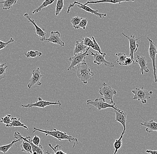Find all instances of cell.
Masks as SVG:
<instances>
[{
  "instance_id": "obj_1",
  "label": "cell",
  "mask_w": 157,
  "mask_h": 154,
  "mask_svg": "<svg viewBox=\"0 0 157 154\" xmlns=\"http://www.w3.org/2000/svg\"><path fill=\"white\" fill-rule=\"evenodd\" d=\"M36 131L44 133L46 136H51L54 137L58 140L59 141L67 140L70 143L73 142V148H75L76 144H78V140L77 138H75L72 135H68L66 132H63L56 129H54L53 130H44L34 127L32 133H35Z\"/></svg>"
},
{
  "instance_id": "obj_2",
  "label": "cell",
  "mask_w": 157,
  "mask_h": 154,
  "mask_svg": "<svg viewBox=\"0 0 157 154\" xmlns=\"http://www.w3.org/2000/svg\"><path fill=\"white\" fill-rule=\"evenodd\" d=\"M77 67L76 76L84 84H87L95 75L94 73L91 71L86 62L78 64Z\"/></svg>"
},
{
  "instance_id": "obj_3",
  "label": "cell",
  "mask_w": 157,
  "mask_h": 154,
  "mask_svg": "<svg viewBox=\"0 0 157 154\" xmlns=\"http://www.w3.org/2000/svg\"><path fill=\"white\" fill-rule=\"evenodd\" d=\"M132 92L134 95L132 100L140 101L143 104L147 103V100L151 99L153 93L152 91H148L143 87L136 88L132 90Z\"/></svg>"
},
{
  "instance_id": "obj_4",
  "label": "cell",
  "mask_w": 157,
  "mask_h": 154,
  "mask_svg": "<svg viewBox=\"0 0 157 154\" xmlns=\"http://www.w3.org/2000/svg\"><path fill=\"white\" fill-rule=\"evenodd\" d=\"M87 104L88 105H91L93 106V107L97 108L99 111L106 109L109 108H111L115 110H117L118 109L115 103L113 104L108 103L105 102L104 98H97L94 101L88 100H87Z\"/></svg>"
},
{
  "instance_id": "obj_5",
  "label": "cell",
  "mask_w": 157,
  "mask_h": 154,
  "mask_svg": "<svg viewBox=\"0 0 157 154\" xmlns=\"http://www.w3.org/2000/svg\"><path fill=\"white\" fill-rule=\"evenodd\" d=\"M52 105H58L61 108H62V104L59 100L57 102L47 101L43 100L41 97H39L38 101L35 103H32V102H30L29 103L25 105L21 104V107L23 108H32L33 107L45 108L46 107Z\"/></svg>"
},
{
  "instance_id": "obj_6",
  "label": "cell",
  "mask_w": 157,
  "mask_h": 154,
  "mask_svg": "<svg viewBox=\"0 0 157 154\" xmlns=\"http://www.w3.org/2000/svg\"><path fill=\"white\" fill-rule=\"evenodd\" d=\"M99 92L100 95L104 97L105 100L110 101V103H114L113 100L114 96L117 94V92L115 89L112 88L104 82L103 83V87L99 88Z\"/></svg>"
},
{
  "instance_id": "obj_7",
  "label": "cell",
  "mask_w": 157,
  "mask_h": 154,
  "mask_svg": "<svg viewBox=\"0 0 157 154\" xmlns=\"http://www.w3.org/2000/svg\"><path fill=\"white\" fill-rule=\"evenodd\" d=\"M147 39L149 41V57L152 60V65H153V71H154V79L155 82H157V76L156 73V56L157 54V47L156 43L147 37Z\"/></svg>"
},
{
  "instance_id": "obj_8",
  "label": "cell",
  "mask_w": 157,
  "mask_h": 154,
  "mask_svg": "<svg viewBox=\"0 0 157 154\" xmlns=\"http://www.w3.org/2000/svg\"><path fill=\"white\" fill-rule=\"evenodd\" d=\"M77 5V7L78 8L80 9H83V10L89 13H92L93 15H95L96 16L99 17L100 18H105V17L107 16V14L105 13H99L98 10H94L92 9L91 8L88 6H84L83 4L80 3L76 2V1L74 2L73 3L69 5L68 8L67 10L65 12L67 13H69L70 12L71 9L73 8L75 5Z\"/></svg>"
},
{
  "instance_id": "obj_9",
  "label": "cell",
  "mask_w": 157,
  "mask_h": 154,
  "mask_svg": "<svg viewBox=\"0 0 157 154\" xmlns=\"http://www.w3.org/2000/svg\"><path fill=\"white\" fill-rule=\"evenodd\" d=\"M122 34L124 37H125L128 40L129 43V49H130V52H129V57L132 60L133 62V64H135L134 63V54L135 53L137 52L139 47V45L137 43V41L141 39L142 37L139 38H135V35L131 34L129 37L125 35L124 33H122Z\"/></svg>"
},
{
  "instance_id": "obj_10",
  "label": "cell",
  "mask_w": 157,
  "mask_h": 154,
  "mask_svg": "<svg viewBox=\"0 0 157 154\" xmlns=\"http://www.w3.org/2000/svg\"><path fill=\"white\" fill-rule=\"evenodd\" d=\"M13 136L16 140L21 138L22 141H27L30 143L32 147V154H44V150L43 146L41 145L37 146L34 145L31 141V137L30 136H27L26 137H24L18 132H15Z\"/></svg>"
},
{
  "instance_id": "obj_11",
  "label": "cell",
  "mask_w": 157,
  "mask_h": 154,
  "mask_svg": "<svg viewBox=\"0 0 157 154\" xmlns=\"http://www.w3.org/2000/svg\"><path fill=\"white\" fill-rule=\"evenodd\" d=\"M88 50L87 51L83 54H78L75 55L73 57H71L68 59V60L70 62L71 64L70 66L67 68V70H71L72 69L74 68L75 66H77L78 64L86 62L85 59H86L87 57L89 56V54L88 53Z\"/></svg>"
},
{
  "instance_id": "obj_12",
  "label": "cell",
  "mask_w": 157,
  "mask_h": 154,
  "mask_svg": "<svg viewBox=\"0 0 157 154\" xmlns=\"http://www.w3.org/2000/svg\"><path fill=\"white\" fill-rule=\"evenodd\" d=\"M91 54L92 56H93L94 58L93 63L96 64L98 66H100L101 65L104 64L105 66H108L110 68H113L114 66V64L113 63L109 62L106 60L105 57L106 56V53H93V52L91 51Z\"/></svg>"
},
{
  "instance_id": "obj_13",
  "label": "cell",
  "mask_w": 157,
  "mask_h": 154,
  "mask_svg": "<svg viewBox=\"0 0 157 154\" xmlns=\"http://www.w3.org/2000/svg\"><path fill=\"white\" fill-rule=\"evenodd\" d=\"M43 77V75L41 74L39 67H37V69L33 70L32 71V76L29 79V82L27 85L28 88L31 89L32 87L35 85L41 86L42 83L41 80Z\"/></svg>"
},
{
  "instance_id": "obj_14",
  "label": "cell",
  "mask_w": 157,
  "mask_h": 154,
  "mask_svg": "<svg viewBox=\"0 0 157 154\" xmlns=\"http://www.w3.org/2000/svg\"><path fill=\"white\" fill-rule=\"evenodd\" d=\"M115 114V121L120 122L123 127L122 133L125 134L126 130V123L127 122V114L126 112L118 109L117 110H114Z\"/></svg>"
},
{
  "instance_id": "obj_15",
  "label": "cell",
  "mask_w": 157,
  "mask_h": 154,
  "mask_svg": "<svg viewBox=\"0 0 157 154\" xmlns=\"http://www.w3.org/2000/svg\"><path fill=\"white\" fill-rule=\"evenodd\" d=\"M24 17L28 20V22H30L31 24L34 25L36 31V34L39 36L40 41L41 42H44L46 39V35L47 34L44 32V30L41 29L40 27L35 23L34 19H32L31 17L27 13L24 14Z\"/></svg>"
},
{
  "instance_id": "obj_16",
  "label": "cell",
  "mask_w": 157,
  "mask_h": 154,
  "mask_svg": "<svg viewBox=\"0 0 157 154\" xmlns=\"http://www.w3.org/2000/svg\"><path fill=\"white\" fill-rule=\"evenodd\" d=\"M60 33L58 31H52L50 34V37L48 39H46L45 41L49 43L59 45L61 47H64V43L61 40L60 38Z\"/></svg>"
},
{
  "instance_id": "obj_17",
  "label": "cell",
  "mask_w": 157,
  "mask_h": 154,
  "mask_svg": "<svg viewBox=\"0 0 157 154\" xmlns=\"http://www.w3.org/2000/svg\"><path fill=\"white\" fill-rule=\"evenodd\" d=\"M136 62L137 63L140 67L141 73L142 75L144 74V71L148 73L150 71L148 68V62L146 56L142 55H137L136 57Z\"/></svg>"
},
{
  "instance_id": "obj_18",
  "label": "cell",
  "mask_w": 157,
  "mask_h": 154,
  "mask_svg": "<svg viewBox=\"0 0 157 154\" xmlns=\"http://www.w3.org/2000/svg\"><path fill=\"white\" fill-rule=\"evenodd\" d=\"M135 0H98L95 1H87V2L85 4H83L84 6H87L88 4H95L100 3H107L113 4H121L124 2H134Z\"/></svg>"
},
{
  "instance_id": "obj_19",
  "label": "cell",
  "mask_w": 157,
  "mask_h": 154,
  "mask_svg": "<svg viewBox=\"0 0 157 154\" xmlns=\"http://www.w3.org/2000/svg\"><path fill=\"white\" fill-rule=\"evenodd\" d=\"M142 119L144 120V123H141V125L146 127V130L148 133H152L153 131L157 132V122L153 120L147 121L141 116Z\"/></svg>"
},
{
  "instance_id": "obj_20",
  "label": "cell",
  "mask_w": 157,
  "mask_h": 154,
  "mask_svg": "<svg viewBox=\"0 0 157 154\" xmlns=\"http://www.w3.org/2000/svg\"><path fill=\"white\" fill-rule=\"evenodd\" d=\"M90 48L88 47L83 44L82 41L81 42L76 41L74 49V54L75 55L79 54H83L87 51L88 50H90Z\"/></svg>"
},
{
  "instance_id": "obj_21",
  "label": "cell",
  "mask_w": 157,
  "mask_h": 154,
  "mask_svg": "<svg viewBox=\"0 0 157 154\" xmlns=\"http://www.w3.org/2000/svg\"><path fill=\"white\" fill-rule=\"evenodd\" d=\"M18 0H5L0 2V8H2L5 10H7L11 9L13 5L16 4Z\"/></svg>"
},
{
  "instance_id": "obj_22",
  "label": "cell",
  "mask_w": 157,
  "mask_h": 154,
  "mask_svg": "<svg viewBox=\"0 0 157 154\" xmlns=\"http://www.w3.org/2000/svg\"><path fill=\"white\" fill-rule=\"evenodd\" d=\"M23 127L26 130H28V128L24 123H21L20 118H17L16 117L11 118V121L7 127Z\"/></svg>"
},
{
  "instance_id": "obj_23",
  "label": "cell",
  "mask_w": 157,
  "mask_h": 154,
  "mask_svg": "<svg viewBox=\"0 0 157 154\" xmlns=\"http://www.w3.org/2000/svg\"><path fill=\"white\" fill-rule=\"evenodd\" d=\"M21 138L17 139L16 140H13L10 144L6 145H3V146H0V152L3 153L4 154H6L8 152L10 149L17 142H19L20 141H21Z\"/></svg>"
},
{
  "instance_id": "obj_24",
  "label": "cell",
  "mask_w": 157,
  "mask_h": 154,
  "mask_svg": "<svg viewBox=\"0 0 157 154\" xmlns=\"http://www.w3.org/2000/svg\"><path fill=\"white\" fill-rule=\"evenodd\" d=\"M55 0H45L44 2L40 6L35 10H34L33 12H32V14H34L36 13H38L39 12L41 11L43 9L47 7L48 6H50L55 2Z\"/></svg>"
},
{
  "instance_id": "obj_25",
  "label": "cell",
  "mask_w": 157,
  "mask_h": 154,
  "mask_svg": "<svg viewBox=\"0 0 157 154\" xmlns=\"http://www.w3.org/2000/svg\"><path fill=\"white\" fill-rule=\"evenodd\" d=\"M20 148L21 152L27 153L32 154V147L29 142L27 141H22V143L20 145Z\"/></svg>"
},
{
  "instance_id": "obj_26",
  "label": "cell",
  "mask_w": 157,
  "mask_h": 154,
  "mask_svg": "<svg viewBox=\"0 0 157 154\" xmlns=\"http://www.w3.org/2000/svg\"><path fill=\"white\" fill-rule=\"evenodd\" d=\"M124 134L121 133V135L119 139H117L114 143L113 146L114 148L115 151L113 154H117L119 150L121 148L122 146V139L123 138Z\"/></svg>"
},
{
  "instance_id": "obj_27",
  "label": "cell",
  "mask_w": 157,
  "mask_h": 154,
  "mask_svg": "<svg viewBox=\"0 0 157 154\" xmlns=\"http://www.w3.org/2000/svg\"><path fill=\"white\" fill-rule=\"evenodd\" d=\"M116 56L117 57L116 62L120 66H124V61L127 57V56L123 53H118L115 54Z\"/></svg>"
},
{
  "instance_id": "obj_28",
  "label": "cell",
  "mask_w": 157,
  "mask_h": 154,
  "mask_svg": "<svg viewBox=\"0 0 157 154\" xmlns=\"http://www.w3.org/2000/svg\"><path fill=\"white\" fill-rule=\"evenodd\" d=\"M25 55L27 58H35L37 57H40L42 55V52L38 51H30L24 53Z\"/></svg>"
},
{
  "instance_id": "obj_29",
  "label": "cell",
  "mask_w": 157,
  "mask_h": 154,
  "mask_svg": "<svg viewBox=\"0 0 157 154\" xmlns=\"http://www.w3.org/2000/svg\"><path fill=\"white\" fill-rule=\"evenodd\" d=\"M7 68L6 63L3 64L0 63V81L6 78V69Z\"/></svg>"
},
{
  "instance_id": "obj_30",
  "label": "cell",
  "mask_w": 157,
  "mask_h": 154,
  "mask_svg": "<svg viewBox=\"0 0 157 154\" xmlns=\"http://www.w3.org/2000/svg\"><path fill=\"white\" fill-rule=\"evenodd\" d=\"M64 6V0H57L56 8V15H58L63 9Z\"/></svg>"
},
{
  "instance_id": "obj_31",
  "label": "cell",
  "mask_w": 157,
  "mask_h": 154,
  "mask_svg": "<svg viewBox=\"0 0 157 154\" xmlns=\"http://www.w3.org/2000/svg\"><path fill=\"white\" fill-rule=\"evenodd\" d=\"M11 121V115H7L1 118L0 123L6 124V127H7L8 125L10 123Z\"/></svg>"
},
{
  "instance_id": "obj_32",
  "label": "cell",
  "mask_w": 157,
  "mask_h": 154,
  "mask_svg": "<svg viewBox=\"0 0 157 154\" xmlns=\"http://www.w3.org/2000/svg\"><path fill=\"white\" fill-rule=\"evenodd\" d=\"M88 23V19L87 18H83L81 21H80L79 24L77 25V26L75 27V29H78L80 28H82L84 30L86 29V26Z\"/></svg>"
},
{
  "instance_id": "obj_33",
  "label": "cell",
  "mask_w": 157,
  "mask_h": 154,
  "mask_svg": "<svg viewBox=\"0 0 157 154\" xmlns=\"http://www.w3.org/2000/svg\"><path fill=\"white\" fill-rule=\"evenodd\" d=\"M92 40H93V44L91 48L93 49L94 51H97L98 53H102L101 52V50L100 46H99L98 43H97V41H96V39H95V37H94V36L92 37Z\"/></svg>"
},
{
  "instance_id": "obj_34",
  "label": "cell",
  "mask_w": 157,
  "mask_h": 154,
  "mask_svg": "<svg viewBox=\"0 0 157 154\" xmlns=\"http://www.w3.org/2000/svg\"><path fill=\"white\" fill-rule=\"evenodd\" d=\"M83 17H79L78 16L74 17L71 19L70 22L73 25V27L75 28V26H77L80 23Z\"/></svg>"
},
{
  "instance_id": "obj_35",
  "label": "cell",
  "mask_w": 157,
  "mask_h": 154,
  "mask_svg": "<svg viewBox=\"0 0 157 154\" xmlns=\"http://www.w3.org/2000/svg\"><path fill=\"white\" fill-rule=\"evenodd\" d=\"M82 41L83 44L85 46H86L88 47L91 48L93 44V40H92L90 38H88V37H86L84 38H83L82 39Z\"/></svg>"
},
{
  "instance_id": "obj_36",
  "label": "cell",
  "mask_w": 157,
  "mask_h": 154,
  "mask_svg": "<svg viewBox=\"0 0 157 154\" xmlns=\"http://www.w3.org/2000/svg\"><path fill=\"white\" fill-rule=\"evenodd\" d=\"M14 42V39L13 38H11L10 39L9 41H8L7 42H3L2 41H0V51L3 49L6 48V47L9 45L10 44L13 43Z\"/></svg>"
},
{
  "instance_id": "obj_37",
  "label": "cell",
  "mask_w": 157,
  "mask_h": 154,
  "mask_svg": "<svg viewBox=\"0 0 157 154\" xmlns=\"http://www.w3.org/2000/svg\"><path fill=\"white\" fill-rule=\"evenodd\" d=\"M31 141L34 145L36 146H39L40 145V138L39 136L35 135L34 137L31 139Z\"/></svg>"
},
{
  "instance_id": "obj_38",
  "label": "cell",
  "mask_w": 157,
  "mask_h": 154,
  "mask_svg": "<svg viewBox=\"0 0 157 154\" xmlns=\"http://www.w3.org/2000/svg\"><path fill=\"white\" fill-rule=\"evenodd\" d=\"M132 63H133V62H132V59L129 57H127L126 59H125V61H124V66H127L130 65Z\"/></svg>"
},
{
  "instance_id": "obj_39",
  "label": "cell",
  "mask_w": 157,
  "mask_h": 154,
  "mask_svg": "<svg viewBox=\"0 0 157 154\" xmlns=\"http://www.w3.org/2000/svg\"><path fill=\"white\" fill-rule=\"evenodd\" d=\"M147 153L151 154H157V151H154V150H147L146 151Z\"/></svg>"
},
{
  "instance_id": "obj_40",
  "label": "cell",
  "mask_w": 157,
  "mask_h": 154,
  "mask_svg": "<svg viewBox=\"0 0 157 154\" xmlns=\"http://www.w3.org/2000/svg\"><path fill=\"white\" fill-rule=\"evenodd\" d=\"M63 154H67L66 153L64 152H63Z\"/></svg>"
},
{
  "instance_id": "obj_41",
  "label": "cell",
  "mask_w": 157,
  "mask_h": 154,
  "mask_svg": "<svg viewBox=\"0 0 157 154\" xmlns=\"http://www.w3.org/2000/svg\"><path fill=\"white\" fill-rule=\"evenodd\" d=\"M76 1H78L79 0H76Z\"/></svg>"
}]
</instances>
